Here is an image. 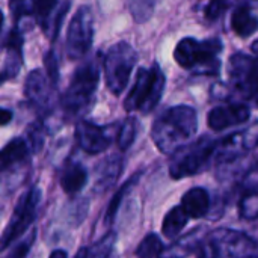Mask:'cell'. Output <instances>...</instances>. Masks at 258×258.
<instances>
[{
  "label": "cell",
  "mask_w": 258,
  "mask_h": 258,
  "mask_svg": "<svg viewBox=\"0 0 258 258\" xmlns=\"http://www.w3.org/2000/svg\"><path fill=\"white\" fill-rule=\"evenodd\" d=\"M189 219L190 218L186 213V210L181 207V204L172 207L166 213V216L163 219V224H162V233H163V236L168 237V239L178 237L181 234V231L184 230V227H186V224H187Z\"/></svg>",
  "instance_id": "44dd1931"
},
{
  "label": "cell",
  "mask_w": 258,
  "mask_h": 258,
  "mask_svg": "<svg viewBox=\"0 0 258 258\" xmlns=\"http://www.w3.org/2000/svg\"><path fill=\"white\" fill-rule=\"evenodd\" d=\"M12 119V112L9 109L0 107V125H6Z\"/></svg>",
  "instance_id": "d6a6232c"
},
{
  "label": "cell",
  "mask_w": 258,
  "mask_h": 258,
  "mask_svg": "<svg viewBox=\"0 0 258 258\" xmlns=\"http://www.w3.org/2000/svg\"><path fill=\"white\" fill-rule=\"evenodd\" d=\"M32 240H33V237L29 240V242H26V243H21V245H18L17 246V249L15 251H12V257H24V255H27V252H29V248H30V243H32Z\"/></svg>",
  "instance_id": "1f68e13d"
},
{
  "label": "cell",
  "mask_w": 258,
  "mask_h": 258,
  "mask_svg": "<svg viewBox=\"0 0 258 258\" xmlns=\"http://www.w3.org/2000/svg\"><path fill=\"white\" fill-rule=\"evenodd\" d=\"M141 175H142V172H136V174H135L133 177H130V178L121 186V189L115 194V197L112 198V201H110V204H109V207H107V210H106V216H104L106 225H110V224L115 221V216H116V213H118V210H119V206H121L124 197H125V195L133 189V186L139 181Z\"/></svg>",
  "instance_id": "cb8c5ba5"
},
{
  "label": "cell",
  "mask_w": 258,
  "mask_h": 258,
  "mask_svg": "<svg viewBox=\"0 0 258 258\" xmlns=\"http://www.w3.org/2000/svg\"><path fill=\"white\" fill-rule=\"evenodd\" d=\"M2 26H3V14L0 11V30H2Z\"/></svg>",
  "instance_id": "d590c367"
},
{
  "label": "cell",
  "mask_w": 258,
  "mask_h": 258,
  "mask_svg": "<svg viewBox=\"0 0 258 258\" xmlns=\"http://www.w3.org/2000/svg\"><path fill=\"white\" fill-rule=\"evenodd\" d=\"M44 65H45L47 77L50 79L51 85H57V82H59V60H57L54 50L47 51V54L44 56Z\"/></svg>",
  "instance_id": "f546056e"
},
{
  "label": "cell",
  "mask_w": 258,
  "mask_h": 258,
  "mask_svg": "<svg viewBox=\"0 0 258 258\" xmlns=\"http://www.w3.org/2000/svg\"><path fill=\"white\" fill-rule=\"evenodd\" d=\"M204 257H258V242L243 231L216 228L204 239Z\"/></svg>",
  "instance_id": "8992f818"
},
{
  "label": "cell",
  "mask_w": 258,
  "mask_h": 258,
  "mask_svg": "<svg viewBox=\"0 0 258 258\" xmlns=\"http://www.w3.org/2000/svg\"><path fill=\"white\" fill-rule=\"evenodd\" d=\"M122 172V159L119 156H110L103 160L97 168V180L94 190L97 194H104L110 189Z\"/></svg>",
  "instance_id": "5bb4252c"
},
{
  "label": "cell",
  "mask_w": 258,
  "mask_h": 258,
  "mask_svg": "<svg viewBox=\"0 0 258 258\" xmlns=\"http://www.w3.org/2000/svg\"><path fill=\"white\" fill-rule=\"evenodd\" d=\"M70 9V2L68 0H63V2H59L57 6L54 8V11L50 14V17L47 18V21L42 24V30L44 33L51 39L54 41L60 32V26H62V21H63V17L67 15Z\"/></svg>",
  "instance_id": "603a6c76"
},
{
  "label": "cell",
  "mask_w": 258,
  "mask_h": 258,
  "mask_svg": "<svg viewBox=\"0 0 258 258\" xmlns=\"http://www.w3.org/2000/svg\"><path fill=\"white\" fill-rule=\"evenodd\" d=\"M252 169H254V171H258V160L255 162V165H254V168H252Z\"/></svg>",
  "instance_id": "8d00e7d4"
},
{
  "label": "cell",
  "mask_w": 258,
  "mask_h": 258,
  "mask_svg": "<svg viewBox=\"0 0 258 258\" xmlns=\"http://www.w3.org/2000/svg\"><path fill=\"white\" fill-rule=\"evenodd\" d=\"M94 39V17L89 6H82L74 14L67 33V53L73 60L82 59Z\"/></svg>",
  "instance_id": "30bf717a"
},
{
  "label": "cell",
  "mask_w": 258,
  "mask_h": 258,
  "mask_svg": "<svg viewBox=\"0 0 258 258\" xmlns=\"http://www.w3.org/2000/svg\"><path fill=\"white\" fill-rule=\"evenodd\" d=\"M181 207L186 210L189 218L201 219L210 212V195L203 187H192L183 195Z\"/></svg>",
  "instance_id": "9a60e30c"
},
{
  "label": "cell",
  "mask_w": 258,
  "mask_h": 258,
  "mask_svg": "<svg viewBox=\"0 0 258 258\" xmlns=\"http://www.w3.org/2000/svg\"><path fill=\"white\" fill-rule=\"evenodd\" d=\"M258 147V121L249 127L228 135L227 138L218 141L215 160L218 163H230L243 157L246 153Z\"/></svg>",
  "instance_id": "8fae6325"
},
{
  "label": "cell",
  "mask_w": 258,
  "mask_h": 258,
  "mask_svg": "<svg viewBox=\"0 0 258 258\" xmlns=\"http://www.w3.org/2000/svg\"><path fill=\"white\" fill-rule=\"evenodd\" d=\"M231 27L240 38H248L258 30V17L249 6H239L231 17Z\"/></svg>",
  "instance_id": "ac0fdd59"
},
{
  "label": "cell",
  "mask_w": 258,
  "mask_h": 258,
  "mask_svg": "<svg viewBox=\"0 0 258 258\" xmlns=\"http://www.w3.org/2000/svg\"><path fill=\"white\" fill-rule=\"evenodd\" d=\"M76 139L80 148L89 154L106 151L112 144V136L106 127L97 125L89 121H80L76 127Z\"/></svg>",
  "instance_id": "4fadbf2b"
},
{
  "label": "cell",
  "mask_w": 258,
  "mask_h": 258,
  "mask_svg": "<svg viewBox=\"0 0 258 258\" xmlns=\"http://www.w3.org/2000/svg\"><path fill=\"white\" fill-rule=\"evenodd\" d=\"M136 135H138V121L136 118L133 116H128L122 125L119 127V132H118V147L121 151H127L135 139H136Z\"/></svg>",
  "instance_id": "83f0119b"
},
{
  "label": "cell",
  "mask_w": 258,
  "mask_h": 258,
  "mask_svg": "<svg viewBox=\"0 0 258 258\" xmlns=\"http://www.w3.org/2000/svg\"><path fill=\"white\" fill-rule=\"evenodd\" d=\"M136 62L138 53L125 41H119L107 50L103 60V67L106 85L112 94L119 95L124 92Z\"/></svg>",
  "instance_id": "52a82bcc"
},
{
  "label": "cell",
  "mask_w": 258,
  "mask_h": 258,
  "mask_svg": "<svg viewBox=\"0 0 258 258\" xmlns=\"http://www.w3.org/2000/svg\"><path fill=\"white\" fill-rule=\"evenodd\" d=\"M21 44H23V39L20 33L17 30L11 32L9 39H8V54H6L5 67H3V71L0 73V85L9 79H14L20 73V68L23 63Z\"/></svg>",
  "instance_id": "2e32d148"
},
{
  "label": "cell",
  "mask_w": 258,
  "mask_h": 258,
  "mask_svg": "<svg viewBox=\"0 0 258 258\" xmlns=\"http://www.w3.org/2000/svg\"><path fill=\"white\" fill-rule=\"evenodd\" d=\"M231 88L246 100L258 95V57L246 53H234L228 60Z\"/></svg>",
  "instance_id": "ba28073f"
},
{
  "label": "cell",
  "mask_w": 258,
  "mask_h": 258,
  "mask_svg": "<svg viewBox=\"0 0 258 258\" xmlns=\"http://www.w3.org/2000/svg\"><path fill=\"white\" fill-rule=\"evenodd\" d=\"M255 104H257V106H258V95H257V97H255Z\"/></svg>",
  "instance_id": "74e56055"
},
{
  "label": "cell",
  "mask_w": 258,
  "mask_h": 258,
  "mask_svg": "<svg viewBox=\"0 0 258 258\" xmlns=\"http://www.w3.org/2000/svg\"><path fill=\"white\" fill-rule=\"evenodd\" d=\"M116 242V234L115 233H107L106 236H103L95 245H92L88 249H82L80 252H77V257H107L112 254V249L115 246Z\"/></svg>",
  "instance_id": "484cf974"
},
{
  "label": "cell",
  "mask_w": 258,
  "mask_h": 258,
  "mask_svg": "<svg viewBox=\"0 0 258 258\" xmlns=\"http://www.w3.org/2000/svg\"><path fill=\"white\" fill-rule=\"evenodd\" d=\"M50 257H67V252L65 251H53L50 254Z\"/></svg>",
  "instance_id": "836d02e7"
},
{
  "label": "cell",
  "mask_w": 258,
  "mask_h": 258,
  "mask_svg": "<svg viewBox=\"0 0 258 258\" xmlns=\"http://www.w3.org/2000/svg\"><path fill=\"white\" fill-rule=\"evenodd\" d=\"M251 50H252L254 56H255V57H258V39H255V41L252 42V45H251Z\"/></svg>",
  "instance_id": "e575fe53"
},
{
  "label": "cell",
  "mask_w": 258,
  "mask_h": 258,
  "mask_svg": "<svg viewBox=\"0 0 258 258\" xmlns=\"http://www.w3.org/2000/svg\"><path fill=\"white\" fill-rule=\"evenodd\" d=\"M239 215L242 219H258V184L249 187L239 201Z\"/></svg>",
  "instance_id": "d4e9b609"
},
{
  "label": "cell",
  "mask_w": 258,
  "mask_h": 258,
  "mask_svg": "<svg viewBox=\"0 0 258 258\" xmlns=\"http://www.w3.org/2000/svg\"><path fill=\"white\" fill-rule=\"evenodd\" d=\"M198 132V113L192 106L178 104L163 110L153 122L151 138L157 150L172 156Z\"/></svg>",
  "instance_id": "6da1fadb"
},
{
  "label": "cell",
  "mask_w": 258,
  "mask_h": 258,
  "mask_svg": "<svg viewBox=\"0 0 258 258\" xmlns=\"http://www.w3.org/2000/svg\"><path fill=\"white\" fill-rule=\"evenodd\" d=\"M157 0H128L130 12L138 23H145L151 18Z\"/></svg>",
  "instance_id": "f1b7e54d"
},
{
  "label": "cell",
  "mask_w": 258,
  "mask_h": 258,
  "mask_svg": "<svg viewBox=\"0 0 258 258\" xmlns=\"http://www.w3.org/2000/svg\"><path fill=\"white\" fill-rule=\"evenodd\" d=\"M29 154L27 145L21 138L12 139L2 151H0V172L12 168L15 163L26 160Z\"/></svg>",
  "instance_id": "7402d4cb"
},
{
  "label": "cell",
  "mask_w": 258,
  "mask_h": 258,
  "mask_svg": "<svg viewBox=\"0 0 258 258\" xmlns=\"http://www.w3.org/2000/svg\"><path fill=\"white\" fill-rule=\"evenodd\" d=\"M224 50V44L219 38L195 39L183 38L178 41L174 50L175 62L198 76H219L221 59L219 54Z\"/></svg>",
  "instance_id": "7a4b0ae2"
},
{
  "label": "cell",
  "mask_w": 258,
  "mask_h": 258,
  "mask_svg": "<svg viewBox=\"0 0 258 258\" xmlns=\"http://www.w3.org/2000/svg\"><path fill=\"white\" fill-rule=\"evenodd\" d=\"M26 98L36 107H44L48 101V92H47V79L41 70L30 71L26 79L24 86Z\"/></svg>",
  "instance_id": "e0dca14e"
},
{
  "label": "cell",
  "mask_w": 258,
  "mask_h": 258,
  "mask_svg": "<svg viewBox=\"0 0 258 258\" xmlns=\"http://www.w3.org/2000/svg\"><path fill=\"white\" fill-rule=\"evenodd\" d=\"M230 2L228 0H210L204 9L206 18L207 20H218L219 17H222L225 14V11L228 9Z\"/></svg>",
  "instance_id": "4dcf8cb0"
},
{
  "label": "cell",
  "mask_w": 258,
  "mask_h": 258,
  "mask_svg": "<svg viewBox=\"0 0 258 258\" xmlns=\"http://www.w3.org/2000/svg\"><path fill=\"white\" fill-rule=\"evenodd\" d=\"M86 181H88V172H86L85 166H82L80 163H76V162L68 163L60 175V186L70 195L80 192L85 187Z\"/></svg>",
  "instance_id": "ffe728a7"
},
{
  "label": "cell",
  "mask_w": 258,
  "mask_h": 258,
  "mask_svg": "<svg viewBox=\"0 0 258 258\" xmlns=\"http://www.w3.org/2000/svg\"><path fill=\"white\" fill-rule=\"evenodd\" d=\"M39 201H41V190L38 187L30 189L24 197H21L9 221V225L6 227L3 236L0 237V251H5L8 246H11V243L15 239H18L21 234L26 233V230L36 218Z\"/></svg>",
  "instance_id": "9c48e42d"
},
{
  "label": "cell",
  "mask_w": 258,
  "mask_h": 258,
  "mask_svg": "<svg viewBox=\"0 0 258 258\" xmlns=\"http://www.w3.org/2000/svg\"><path fill=\"white\" fill-rule=\"evenodd\" d=\"M100 82V65L98 60L89 59L79 67L73 76V80L62 95V107L71 116H77L88 110L94 101V95Z\"/></svg>",
  "instance_id": "3957f363"
},
{
  "label": "cell",
  "mask_w": 258,
  "mask_h": 258,
  "mask_svg": "<svg viewBox=\"0 0 258 258\" xmlns=\"http://www.w3.org/2000/svg\"><path fill=\"white\" fill-rule=\"evenodd\" d=\"M11 2H18V0H11Z\"/></svg>",
  "instance_id": "f35d334b"
},
{
  "label": "cell",
  "mask_w": 258,
  "mask_h": 258,
  "mask_svg": "<svg viewBox=\"0 0 258 258\" xmlns=\"http://www.w3.org/2000/svg\"><path fill=\"white\" fill-rule=\"evenodd\" d=\"M218 141L210 136H203L190 144L181 147L174 153V159L169 165V175L172 180H181L201 174L210 166L215 159Z\"/></svg>",
  "instance_id": "5b68a950"
},
{
  "label": "cell",
  "mask_w": 258,
  "mask_h": 258,
  "mask_svg": "<svg viewBox=\"0 0 258 258\" xmlns=\"http://www.w3.org/2000/svg\"><path fill=\"white\" fill-rule=\"evenodd\" d=\"M165 85L166 77L159 63H154L151 68H139L135 85L124 101L125 110H139L142 113L153 112L163 95Z\"/></svg>",
  "instance_id": "277c9868"
},
{
  "label": "cell",
  "mask_w": 258,
  "mask_h": 258,
  "mask_svg": "<svg viewBox=\"0 0 258 258\" xmlns=\"http://www.w3.org/2000/svg\"><path fill=\"white\" fill-rule=\"evenodd\" d=\"M163 255H169V257H189V255L204 257V239L198 237L197 231H194L187 237L180 239L175 245L165 249Z\"/></svg>",
  "instance_id": "d6986e66"
},
{
  "label": "cell",
  "mask_w": 258,
  "mask_h": 258,
  "mask_svg": "<svg viewBox=\"0 0 258 258\" xmlns=\"http://www.w3.org/2000/svg\"><path fill=\"white\" fill-rule=\"evenodd\" d=\"M163 252H165V245H163L162 239L154 233L147 234L136 249V255L142 258L160 257V255H163Z\"/></svg>",
  "instance_id": "4316f807"
},
{
  "label": "cell",
  "mask_w": 258,
  "mask_h": 258,
  "mask_svg": "<svg viewBox=\"0 0 258 258\" xmlns=\"http://www.w3.org/2000/svg\"><path fill=\"white\" fill-rule=\"evenodd\" d=\"M251 116V110L243 103H230L225 106L213 107L207 115V124L215 132H222L233 125L246 122Z\"/></svg>",
  "instance_id": "7c38bea8"
}]
</instances>
